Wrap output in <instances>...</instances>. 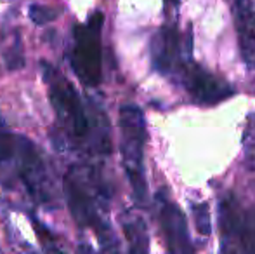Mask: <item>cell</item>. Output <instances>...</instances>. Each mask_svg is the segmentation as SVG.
<instances>
[{
  "instance_id": "6da1fadb",
  "label": "cell",
  "mask_w": 255,
  "mask_h": 254,
  "mask_svg": "<svg viewBox=\"0 0 255 254\" xmlns=\"http://www.w3.org/2000/svg\"><path fill=\"white\" fill-rule=\"evenodd\" d=\"M120 153L125 174L128 178L134 200L144 206L148 200V183L144 171V146L148 139L144 113L135 105H124L118 112Z\"/></svg>"
},
{
  "instance_id": "7a4b0ae2",
  "label": "cell",
  "mask_w": 255,
  "mask_h": 254,
  "mask_svg": "<svg viewBox=\"0 0 255 254\" xmlns=\"http://www.w3.org/2000/svg\"><path fill=\"white\" fill-rule=\"evenodd\" d=\"M222 254H255V206L243 207L235 193L219 202Z\"/></svg>"
},
{
  "instance_id": "3957f363",
  "label": "cell",
  "mask_w": 255,
  "mask_h": 254,
  "mask_svg": "<svg viewBox=\"0 0 255 254\" xmlns=\"http://www.w3.org/2000/svg\"><path fill=\"white\" fill-rule=\"evenodd\" d=\"M103 12H94L85 24H77L73 30V49L70 64L75 75L84 85L96 87L103 80V58H101V28Z\"/></svg>"
},
{
  "instance_id": "277c9868",
  "label": "cell",
  "mask_w": 255,
  "mask_h": 254,
  "mask_svg": "<svg viewBox=\"0 0 255 254\" xmlns=\"http://www.w3.org/2000/svg\"><path fill=\"white\" fill-rule=\"evenodd\" d=\"M63 192L64 199L68 202L71 218L78 227H92L98 232L101 244L104 249L117 248L115 235L111 234L106 221L101 220V214L98 213V204H96L94 193L85 181V174H80L77 169H70L63 180Z\"/></svg>"
},
{
  "instance_id": "5b68a950",
  "label": "cell",
  "mask_w": 255,
  "mask_h": 254,
  "mask_svg": "<svg viewBox=\"0 0 255 254\" xmlns=\"http://www.w3.org/2000/svg\"><path fill=\"white\" fill-rule=\"evenodd\" d=\"M42 70H44V80L49 85V98L57 119L75 138L87 136L89 120L78 92L52 64L44 61Z\"/></svg>"
},
{
  "instance_id": "8992f818",
  "label": "cell",
  "mask_w": 255,
  "mask_h": 254,
  "mask_svg": "<svg viewBox=\"0 0 255 254\" xmlns=\"http://www.w3.org/2000/svg\"><path fill=\"white\" fill-rule=\"evenodd\" d=\"M12 164L16 166V176L23 181L31 199L37 204L51 202V180H49L44 159L31 139L24 136H16Z\"/></svg>"
},
{
  "instance_id": "52a82bcc",
  "label": "cell",
  "mask_w": 255,
  "mask_h": 254,
  "mask_svg": "<svg viewBox=\"0 0 255 254\" xmlns=\"http://www.w3.org/2000/svg\"><path fill=\"white\" fill-rule=\"evenodd\" d=\"M191 31L182 37L175 24L161 26L151 38V63L163 75L181 73L182 66L191 61Z\"/></svg>"
},
{
  "instance_id": "ba28073f",
  "label": "cell",
  "mask_w": 255,
  "mask_h": 254,
  "mask_svg": "<svg viewBox=\"0 0 255 254\" xmlns=\"http://www.w3.org/2000/svg\"><path fill=\"white\" fill-rule=\"evenodd\" d=\"M179 77H181L186 91L191 94V98L205 103V105H214V103H219L235 94V89L228 82H224L217 75H212L210 71L203 70L202 66L193 61L182 66Z\"/></svg>"
},
{
  "instance_id": "9c48e42d",
  "label": "cell",
  "mask_w": 255,
  "mask_h": 254,
  "mask_svg": "<svg viewBox=\"0 0 255 254\" xmlns=\"http://www.w3.org/2000/svg\"><path fill=\"white\" fill-rule=\"evenodd\" d=\"M160 207V223L167 241L168 254H195L188 230V220L177 204L170 202L163 192L156 195Z\"/></svg>"
},
{
  "instance_id": "30bf717a",
  "label": "cell",
  "mask_w": 255,
  "mask_h": 254,
  "mask_svg": "<svg viewBox=\"0 0 255 254\" xmlns=\"http://www.w3.org/2000/svg\"><path fill=\"white\" fill-rule=\"evenodd\" d=\"M233 21L238 37L242 59L255 70V10L252 0H231Z\"/></svg>"
},
{
  "instance_id": "8fae6325",
  "label": "cell",
  "mask_w": 255,
  "mask_h": 254,
  "mask_svg": "<svg viewBox=\"0 0 255 254\" xmlns=\"http://www.w3.org/2000/svg\"><path fill=\"white\" fill-rule=\"evenodd\" d=\"M122 228L127 237L130 254H149V235L144 220L134 213L122 216Z\"/></svg>"
},
{
  "instance_id": "7c38bea8",
  "label": "cell",
  "mask_w": 255,
  "mask_h": 254,
  "mask_svg": "<svg viewBox=\"0 0 255 254\" xmlns=\"http://www.w3.org/2000/svg\"><path fill=\"white\" fill-rule=\"evenodd\" d=\"M243 166L247 171L255 173V113L247 117L243 129Z\"/></svg>"
},
{
  "instance_id": "4fadbf2b",
  "label": "cell",
  "mask_w": 255,
  "mask_h": 254,
  "mask_svg": "<svg viewBox=\"0 0 255 254\" xmlns=\"http://www.w3.org/2000/svg\"><path fill=\"white\" fill-rule=\"evenodd\" d=\"M3 63H5L9 71H17L24 66V52H23V42H21L19 31L14 33L10 45L3 51Z\"/></svg>"
},
{
  "instance_id": "5bb4252c",
  "label": "cell",
  "mask_w": 255,
  "mask_h": 254,
  "mask_svg": "<svg viewBox=\"0 0 255 254\" xmlns=\"http://www.w3.org/2000/svg\"><path fill=\"white\" fill-rule=\"evenodd\" d=\"M191 213L193 218H195V225L196 230L200 232L205 237L212 234V221H210V211H208V206L205 202L200 204H191Z\"/></svg>"
},
{
  "instance_id": "9a60e30c",
  "label": "cell",
  "mask_w": 255,
  "mask_h": 254,
  "mask_svg": "<svg viewBox=\"0 0 255 254\" xmlns=\"http://www.w3.org/2000/svg\"><path fill=\"white\" fill-rule=\"evenodd\" d=\"M28 16L33 21L37 26H44V24L52 23L57 17V9L49 5H44V3H31L30 9H28Z\"/></svg>"
},
{
  "instance_id": "2e32d148",
  "label": "cell",
  "mask_w": 255,
  "mask_h": 254,
  "mask_svg": "<svg viewBox=\"0 0 255 254\" xmlns=\"http://www.w3.org/2000/svg\"><path fill=\"white\" fill-rule=\"evenodd\" d=\"M44 254H64V253L51 241V242H45L44 244Z\"/></svg>"
},
{
  "instance_id": "e0dca14e",
  "label": "cell",
  "mask_w": 255,
  "mask_h": 254,
  "mask_svg": "<svg viewBox=\"0 0 255 254\" xmlns=\"http://www.w3.org/2000/svg\"><path fill=\"white\" fill-rule=\"evenodd\" d=\"M77 253L78 254H98L89 244H80V246H78V249H77Z\"/></svg>"
},
{
  "instance_id": "ac0fdd59",
  "label": "cell",
  "mask_w": 255,
  "mask_h": 254,
  "mask_svg": "<svg viewBox=\"0 0 255 254\" xmlns=\"http://www.w3.org/2000/svg\"><path fill=\"white\" fill-rule=\"evenodd\" d=\"M0 129H5V124H3V119L0 117Z\"/></svg>"
}]
</instances>
